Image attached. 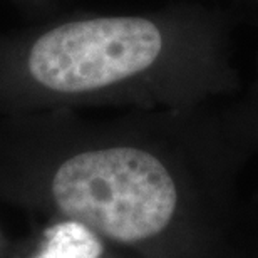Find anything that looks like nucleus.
Masks as SVG:
<instances>
[{"label": "nucleus", "instance_id": "nucleus-3", "mask_svg": "<svg viewBox=\"0 0 258 258\" xmlns=\"http://www.w3.org/2000/svg\"><path fill=\"white\" fill-rule=\"evenodd\" d=\"M101 255L102 245L94 231L69 220L45 231L42 248L34 258H101Z\"/></svg>", "mask_w": 258, "mask_h": 258}, {"label": "nucleus", "instance_id": "nucleus-2", "mask_svg": "<svg viewBox=\"0 0 258 258\" xmlns=\"http://www.w3.org/2000/svg\"><path fill=\"white\" fill-rule=\"evenodd\" d=\"M52 195L72 221L124 241L166 228L176 210V186L166 166L139 148L87 149L60 164Z\"/></svg>", "mask_w": 258, "mask_h": 258}, {"label": "nucleus", "instance_id": "nucleus-1", "mask_svg": "<svg viewBox=\"0 0 258 258\" xmlns=\"http://www.w3.org/2000/svg\"><path fill=\"white\" fill-rule=\"evenodd\" d=\"M166 34L139 15H89L50 24L0 54L17 59L27 79L59 96L96 94L136 79L166 54Z\"/></svg>", "mask_w": 258, "mask_h": 258}]
</instances>
